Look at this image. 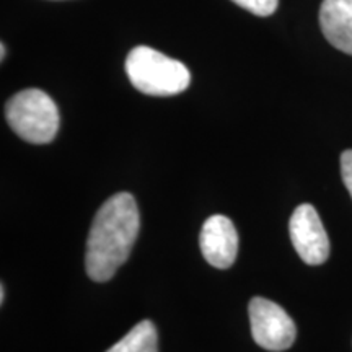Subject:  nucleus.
<instances>
[{
  "instance_id": "1",
  "label": "nucleus",
  "mask_w": 352,
  "mask_h": 352,
  "mask_svg": "<svg viewBox=\"0 0 352 352\" xmlns=\"http://www.w3.org/2000/svg\"><path fill=\"white\" fill-rule=\"evenodd\" d=\"M140 219L135 199L120 192L101 206L87 240L85 266L95 283H107L129 258L139 235Z\"/></svg>"
},
{
  "instance_id": "2",
  "label": "nucleus",
  "mask_w": 352,
  "mask_h": 352,
  "mask_svg": "<svg viewBox=\"0 0 352 352\" xmlns=\"http://www.w3.org/2000/svg\"><path fill=\"white\" fill-rule=\"evenodd\" d=\"M132 87L151 96H173L186 90L191 74L186 65L148 46H138L126 59Z\"/></svg>"
},
{
  "instance_id": "3",
  "label": "nucleus",
  "mask_w": 352,
  "mask_h": 352,
  "mask_svg": "<svg viewBox=\"0 0 352 352\" xmlns=\"http://www.w3.org/2000/svg\"><path fill=\"white\" fill-rule=\"evenodd\" d=\"M6 118L19 138L32 144H50L59 131L54 100L38 88L19 91L7 101Z\"/></svg>"
},
{
  "instance_id": "4",
  "label": "nucleus",
  "mask_w": 352,
  "mask_h": 352,
  "mask_svg": "<svg viewBox=\"0 0 352 352\" xmlns=\"http://www.w3.org/2000/svg\"><path fill=\"white\" fill-rule=\"evenodd\" d=\"M252 336L263 349L279 352L289 349L297 338V328L287 311L263 297L252 298L248 307Z\"/></svg>"
},
{
  "instance_id": "5",
  "label": "nucleus",
  "mask_w": 352,
  "mask_h": 352,
  "mask_svg": "<svg viewBox=\"0 0 352 352\" xmlns=\"http://www.w3.org/2000/svg\"><path fill=\"white\" fill-rule=\"evenodd\" d=\"M290 240L303 263L323 264L329 256V239L318 212L311 204H302L294 210L289 222Z\"/></svg>"
},
{
  "instance_id": "6",
  "label": "nucleus",
  "mask_w": 352,
  "mask_h": 352,
  "mask_svg": "<svg viewBox=\"0 0 352 352\" xmlns=\"http://www.w3.org/2000/svg\"><path fill=\"white\" fill-rule=\"evenodd\" d=\"M201 252L210 266L227 270L239 253V233L233 222L226 215H212L206 220L201 230Z\"/></svg>"
},
{
  "instance_id": "7",
  "label": "nucleus",
  "mask_w": 352,
  "mask_h": 352,
  "mask_svg": "<svg viewBox=\"0 0 352 352\" xmlns=\"http://www.w3.org/2000/svg\"><path fill=\"white\" fill-rule=\"evenodd\" d=\"M320 26L331 46L352 56V0H323Z\"/></svg>"
},
{
  "instance_id": "8",
  "label": "nucleus",
  "mask_w": 352,
  "mask_h": 352,
  "mask_svg": "<svg viewBox=\"0 0 352 352\" xmlns=\"http://www.w3.org/2000/svg\"><path fill=\"white\" fill-rule=\"evenodd\" d=\"M107 352H158L157 329L151 320L140 321Z\"/></svg>"
},
{
  "instance_id": "9",
  "label": "nucleus",
  "mask_w": 352,
  "mask_h": 352,
  "mask_svg": "<svg viewBox=\"0 0 352 352\" xmlns=\"http://www.w3.org/2000/svg\"><path fill=\"white\" fill-rule=\"evenodd\" d=\"M232 2L258 16L272 15L279 6V0H232Z\"/></svg>"
},
{
  "instance_id": "10",
  "label": "nucleus",
  "mask_w": 352,
  "mask_h": 352,
  "mask_svg": "<svg viewBox=\"0 0 352 352\" xmlns=\"http://www.w3.org/2000/svg\"><path fill=\"white\" fill-rule=\"evenodd\" d=\"M341 176L347 191L352 197V151L342 152L341 155Z\"/></svg>"
},
{
  "instance_id": "11",
  "label": "nucleus",
  "mask_w": 352,
  "mask_h": 352,
  "mask_svg": "<svg viewBox=\"0 0 352 352\" xmlns=\"http://www.w3.org/2000/svg\"><path fill=\"white\" fill-rule=\"evenodd\" d=\"M6 302V285H0V303Z\"/></svg>"
},
{
  "instance_id": "12",
  "label": "nucleus",
  "mask_w": 352,
  "mask_h": 352,
  "mask_svg": "<svg viewBox=\"0 0 352 352\" xmlns=\"http://www.w3.org/2000/svg\"><path fill=\"white\" fill-rule=\"evenodd\" d=\"M0 51H2V52H0V59H6V44H3L2 43V46H0Z\"/></svg>"
}]
</instances>
